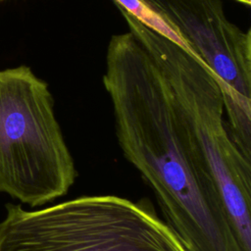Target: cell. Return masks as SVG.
I'll return each mask as SVG.
<instances>
[{"instance_id": "52a82bcc", "label": "cell", "mask_w": 251, "mask_h": 251, "mask_svg": "<svg viewBox=\"0 0 251 251\" xmlns=\"http://www.w3.org/2000/svg\"><path fill=\"white\" fill-rule=\"evenodd\" d=\"M0 1H3V0H0Z\"/></svg>"}, {"instance_id": "277c9868", "label": "cell", "mask_w": 251, "mask_h": 251, "mask_svg": "<svg viewBox=\"0 0 251 251\" xmlns=\"http://www.w3.org/2000/svg\"><path fill=\"white\" fill-rule=\"evenodd\" d=\"M215 75L231 138L251 160V32L226 17L221 0H141Z\"/></svg>"}, {"instance_id": "7a4b0ae2", "label": "cell", "mask_w": 251, "mask_h": 251, "mask_svg": "<svg viewBox=\"0 0 251 251\" xmlns=\"http://www.w3.org/2000/svg\"><path fill=\"white\" fill-rule=\"evenodd\" d=\"M0 251H187L150 202L85 195L39 210L8 204Z\"/></svg>"}, {"instance_id": "5b68a950", "label": "cell", "mask_w": 251, "mask_h": 251, "mask_svg": "<svg viewBox=\"0 0 251 251\" xmlns=\"http://www.w3.org/2000/svg\"><path fill=\"white\" fill-rule=\"evenodd\" d=\"M192 161L223 206L243 251H251V160L229 133L216 78L194 75L184 88Z\"/></svg>"}, {"instance_id": "3957f363", "label": "cell", "mask_w": 251, "mask_h": 251, "mask_svg": "<svg viewBox=\"0 0 251 251\" xmlns=\"http://www.w3.org/2000/svg\"><path fill=\"white\" fill-rule=\"evenodd\" d=\"M75 176L48 84L26 66L0 71V194L41 206Z\"/></svg>"}, {"instance_id": "8992f818", "label": "cell", "mask_w": 251, "mask_h": 251, "mask_svg": "<svg viewBox=\"0 0 251 251\" xmlns=\"http://www.w3.org/2000/svg\"><path fill=\"white\" fill-rule=\"evenodd\" d=\"M236 1H239L245 5H250L251 4V0H236Z\"/></svg>"}, {"instance_id": "6da1fadb", "label": "cell", "mask_w": 251, "mask_h": 251, "mask_svg": "<svg viewBox=\"0 0 251 251\" xmlns=\"http://www.w3.org/2000/svg\"><path fill=\"white\" fill-rule=\"evenodd\" d=\"M125 158L152 188L165 223L187 251H243L190 154V132L172 85L156 64L138 65L105 86Z\"/></svg>"}]
</instances>
